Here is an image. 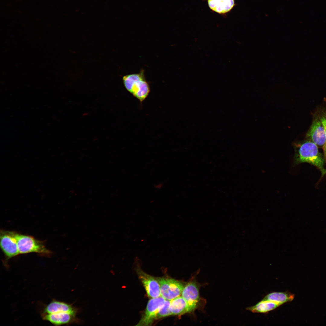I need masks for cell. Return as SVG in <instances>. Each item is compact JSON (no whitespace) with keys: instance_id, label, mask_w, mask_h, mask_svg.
I'll return each mask as SVG.
<instances>
[{"instance_id":"5bb4252c","label":"cell","mask_w":326,"mask_h":326,"mask_svg":"<svg viewBox=\"0 0 326 326\" xmlns=\"http://www.w3.org/2000/svg\"><path fill=\"white\" fill-rule=\"evenodd\" d=\"M210 8L220 14L225 13L230 11L234 6V0H208Z\"/></svg>"},{"instance_id":"6da1fadb","label":"cell","mask_w":326,"mask_h":326,"mask_svg":"<svg viewBox=\"0 0 326 326\" xmlns=\"http://www.w3.org/2000/svg\"><path fill=\"white\" fill-rule=\"evenodd\" d=\"M294 145L295 164L308 163L317 167L321 171L322 176L326 174V169L324 168V159L319 151L318 146L316 144L307 140Z\"/></svg>"},{"instance_id":"52a82bcc","label":"cell","mask_w":326,"mask_h":326,"mask_svg":"<svg viewBox=\"0 0 326 326\" xmlns=\"http://www.w3.org/2000/svg\"><path fill=\"white\" fill-rule=\"evenodd\" d=\"M0 247L7 259L19 254L14 232L1 230Z\"/></svg>"},{"instance_id":"2e32d148","label":"cell","mask_w":326,"mask_h":326,"mask_svg":"<svg viewBox=\"0 0 326 326\" xmlns=\"http://www.w3.org/2000/svg\"><path fill=\"white\" fill-rule=\"evenodd\" d=\"M170 300H165L157 314L156 319L172 315L170 310Z\"/></svg>"},{"instance_id":"5b68a950","label":"cell","mask_w":326,"mask_h":326,"mask_svg":"<svg viewBox=\"0 0 326 326\" xmlns=\"http://www.w3.org/2000/svg\"><path fill=\"white\" fill-rule=\"evenodd\" d=\"M165 299L161 296L152 298L147 303L145 312L136 325H150L156 319L157 314Z\"/></svg>"},{"instance_id":"ac0fdd59","label":"cell","mask_w":326,"mask_h":326,"mask_svg":"<svg viewBox=\"0 0 326 326\" xmlns=\"http://www.w3.org/2000/svg\"><path fill=\"white\" fill-rule=\"evenodd\" d=\"M323 149L324 153V159L326 162V143L323 146Z\"/></svg>"},{"instance_id":"8992f818","label":"cell","mask_w":326,"mask_h":326,"mask_svg":"<svg viewBox=\"0 0 326 326\" xmlns=\"http://www.w3.org/2000/svg\"><path fill=\"white\" fill-rule=\"evenodd\" d=\"M305 136L307 140L318 146L323 147L326 143L324 128L316 113L313 116L311 125Z\"/></svg>"},{"instance_id":"4fadbf2b","label":"cell","mask_w":326,"mask_h":326,"mask_svg":"<svg viewBox=\"0 0 326 326\" xmlns=\"http://www.w3.org/2000/svg\"><path fill=\"white\" fill-rule=\"evenodd\" d=\"M295 295L289 291L273 292L266 296L262 300L272 301L282 305L292 301Z\"/></svg>"},{"instance_id":"8fae6325","label":"cell","mask_w":326,"mask_h":326,"mask_svg":"<svg viewBox=\"0 0 326 326\" xmlns=\"http://www.w3.org/2000/svg\"><path fill=\"white\" fill-rule=\"evenodd\" d=\"M170 310L172 315H181L192 312L186 301L180 296L170 300Z\"/></svg>"},{"instance_id":"7a4b0ae2","label":"cell","mask_w":326,"mask_h":326,"mask_svg":"<svg viewBox=\"0 0 326 326\" xmlns=\"http://www.w3.org/2000/svg\"><path fill=\"white\" fill-rule=\"evenodd\" d=\"M122 80L126 89L140 102L148 96L150 88L143 71L125 75Z\"/></svg>"},{"instance_id":"e0dca14e","label":"cell","mask_w":326,"mask_h":326,"mask_svg":"<svg viewBox=\"0 0 326 326\" xmlns=\"http://www.w3.org/2000/svg\"><path fill=\"white\" fill-rule=\"evenodd\" d=\"M316 113L324 126L326 140V108L319 109Z\"/></svg>"},{"instance_id":"9a60e30c","label":"cell","mask_w":326,"mask_h":326,"mask_svg":"<svg viewBox=\"0 0 326 326\" xmlns=\"http://www.w3.org/2000/svg\"><path fill=\"white\" fill-rule=\"evenodd\" d=\"M281 305L272 301L262 300L254 306L248 307L246 309L254 313H267Z\"/></svg>"},{"instance_id":"9c48e42d","label":"cell","mask_w":326,"mask_h":326,"mask_svg":"<svg viewBox=\"0 0 326 326\" xmlns=\"http://www.w3.org/2000/svg\"><path fill=\"white\" fill-rule=\"evenodd\" d=\"M181 296L187 302L192 311L196 308L200 297L198 288L195 282H190L184 286Z\"/></svg>"},{"instance_id":"30bf717a","label":"cell","mask_w":326,"mask_h":326,"mask_svg":"<svg viewBox=\"0 0 326 326\" xmlns=\"http://www.w3.org/2000/svg\"><path fill=\"white\" fill-rule=\"evenodd\" d=\"M74 315L67 312H61L51 314H43L44 320L48 321L53 324L57 326L69 323Z\"/></svg>"},{"instance_id":"ba28073f","label":"cell","mask_w":326,"mask_h":326,"mask_svg":"<svg viewBox=\"0 0 326 326\" xmlns=\"http://www.w3.org/2000/svg\"><path fill=\"white\" fill-rule=\"evenodd\" d=\"M136 270L148 296L155 298L161 296L160 285L156 278L145 273L140 268H137Z\"/></svg>"},{"instance_id":"7c38bea8","label":"cell","mask_w":326,"mask_h":326,"mask_svg":"<svg viewBox=\"0 0 326 326\" xmlns=\"http://www.w3.org/2000/svg\"><path fill=\"white\" fill-rule=\"evenodd\" d=\"M75 311L70 305L63 302L53 300L45 307L43 314L67 312L75 314Z\"/></svg>"},{"instance_id":"277c9868","label":"cell","mask_w":326,"mask_h":326,"mask_svg":"<svg viewBox=\"0 0 326 326\" xmlns=\"http://www.w3.org/2000/svg\"><path fill=\"white\" fill-rule=\"evenodd\" d=\"M156 278L160 285L161 296L165 299L171 300L181 296L184 286L181 282L171 278Z\"/></svg>"},{"instance_id":"3957f363","label":"cell","mask_w":326,"mask_h":326,"mask_svg":"<svg viewBox=\"0 0 326 326\" xmlns=\"http://www.w3.org/2000/svg\"><path fill=\"white\" fill-rule=\"evenodd\" d=\"M19 254L36 253L42 255H48L51 254L43 242L34 237L14 232Z\"/></svg>"}]
</instances>
